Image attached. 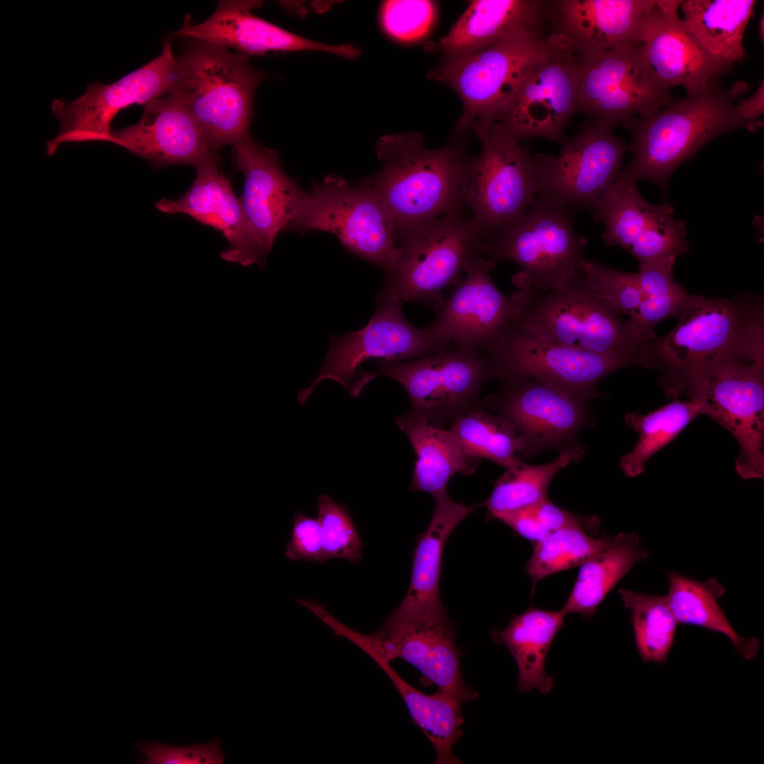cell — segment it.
<instances>
[{
	"instance_id": "6da1fadb",
	"label": "cell",
	"mask_w": 764,
	"mask_h": 764,
	"mask_svg": "<svg viewBox=\"0 0 764 764\" xmlns=\"http://www.w3.org/2000/svg\"><path fill=\"white\" fill-rule=\"evenodd\" d=\"M666 335L648 348L649 368L660 370L666 395L695 400L719 368L742 358L764 357V316L760 301L702 296Z\"/></svg>"
},
{
	"instance_id": "7a4b0ae2",
	"label": "cell",
	"mask_w": 764,
	"mask_h": 764,
	"mask_svg": "<svg viewBox=\"0 0 764 764\" xmlns=\"http://www.w3.org/2000/svg\"><path fill=\"white\" fill-rule=\"evenodd\" d=\"M464 139L427 149L421 134L382 137L376 152L381 168L362 182L383 203L397 241L405 232L453 210L465 208L463 190L469 158Z\"/></svg>"
},
{
	"instance_id": "3957f363",
	"label": "cell",
	"mask_w": 764,
	"mask_h": 764,
	"mask_svg": "<svg viewBox=\"0 0 764 764\" xmlns=\"http://www.w3.org/2000/svg\"><path fill=\"white\" fill-rule=\"evenodd\" d=\"M746 88L744 82L724 90L710 81L682 100L624 122L632 157L620 173L636 183L647 180L664 188L676 168L714 137L738 128L755 130L734 103Z\"/></svg>"
},
{
	"instance_id": "277c9868",
	"label": "cell",
	"mask_w": 764,
	"mask_h": 764,
	"mask_svg": "<svg viewBox=\"0 0 764 764\" xmlns=\"http://www.w3.org/2000/svg\"><path fill=\"white\" fill-rule=\"evenodd\" d=\"M249 57L225 47L189 38L175 59L173 90L216 151L248 136L255 91L266 75Z\"/></svg>"
},
{
	"instance_id": "5b68a950",
	"label": "cell",
	"mask_w": 764,
	"mask_h": 764,
	"mask_svg": "<svg viewBox=\"0 0 764 764\" xmlns=\"http://www.w3.org/2000/svg\"><path fill=\"white\" fill-rule=\"evenodd\" d=\"M485 240L465 208L415 227L398 238V255L376 302H419L439 311L446 291L480 256Z\"/></svg>"
},
{
	"instance_id": "8992f818",
	"label": "cell",
	"mask_w": 764,
	"mask_h": 764,
	"mask_svg": "<svg viewBox=\"0 0 764 764\" xmlns=\"http://www.w3.org/2000/svg\"><path fill=\"white\" fill-rule=\"evenodd\" d=\"M569 45L567 37L554 30L525 29L477 52L444 59L427 76L449 86L462 102L463 113L453 136L461 137L474 125L492 124L498 109L526 71Z\"/></svg>"
},
{
	"instance_id": "52a82bcc",
	"label": "cell",
	"mask_w": 764,
	"mask_h": 764,
	"mask_svg": "<svg viewBox=\"0 0 764 764\" xmlns=\"http://www.w3.org/2000/svg\"><path fill=\"white\" fill-rule=\"evenodd\" d=\"M574 210L537 195L515 224L485 239L480 256L516 263L521 287L540 295L557 289L582 269L586 240L576 232Z\"/></svg>"
},
{
	"instance_id": "ba28073f",
	"label": "cell",
	"mask_w": 764,
	"mask_h": 764,
	"mask_svg": "<svg viewBox=\"0 0 764 764\" xmlns=\"http://www.w3.org/2000/svg\"><path fill=\"white\" fill-rule=\"evenodd\" d=\"M581 270L563 286L534 296L522 322L551 342L623 357L635 366L649 368L650 344L610 303L584 284Z\"/></svg>"
},
{
	"instance_id": "9c48e42d",
	"label": "cell",
	"mask_w": 764,
	"mask_h": 764,
	"mask_svg": "<svg viewBox=\"0 0 764 764\" xmlns=\"http://www.w3.org/2000/svg\"><path fill=\"white\" fill-rule=\"evenodd\" d=\"M470 129L482 150L469 159L463 202L487 239L521 219L538 195L537 178L533 156L501 124Z\"/></svg>"
},
{
	"instance_id": "30bf717a",
	"label": "cell",
	"mask_w": 764,
	"mask_h": 764,
	"mask_svg": "<svg viewBox=\"0 0 764 764\" xmlns=\"http://www.w3.org/2000/svg\"><path fill=\"white\" fill-rule=\"evenodd\" d=\"M323 623L366 652L376 662L402 659L420 671L437 693L462 704L478 693L464 682L456 645V630L446 611L422 615L391 613L382 627L371 635L356 632L327 614Z\"/></svg>"
},
{
	"instance_id": "8fae6325",
	"label": "cell",
	"mask_w": 764,
	"mask_h": 764,
	"mask_svg": "<svg viewBox=\"0 0 764 764\" xmlns=\"http://www.w3.org/2000/svg\"><path fill=\"white\" fill-rule=\"evenodd\" d=\"M490 373L483 352L450 345L415 359L381 361L378 369L363 372L361 383L364 387L378 376L394 379L409 397V414L429 423H443L483 403L480 393Z\"/></svg>"
},
{
	"instance_id": "7c38bea8",
	"label": "cell",
	"mask_w": 764,
	"mask_h": 764,
	"mask_svg": "<svg viewBox=\"0 0 764 764\" xmlns=\"http://www.w3.org/2000/svg\"><path fill=\"white\" fill-rule=\"evenodd\" d=\"M490 379L526 377L543 381L589 402L606 396L597 383L609 374L635 366L627 359L584 351L551 342L521 320L485 352Z\"/></svg>"
},
{
	"instance_id": "4fadbf2b",
	"label": "cell",
	"mask_w": 764,
	"mask_h": 764,
	"mask_svg": "<svg viewBox=\"0 0 764 764\" xmlns=\"http://www.w3.org/2000/svg\"><path fill=\"white\" fill-rule=\"evenodd\" d=\"M580 60L578 112L590 122L614 128L678 100L657 78L639 42L623 43Z\"/></svg>"
},
{
	"instance_id": "5bb4252c",
	"label": "cell",
	"mask_w": 764,
	"mask_h": 764,
	"mask_svg": "<svg viewBox=\"0 0 764 764\" xmlns=\"http://www.w3.org/2000/svg\"><path fill=\"white\" fill-rule=\"evenodd\" d=\"M309 197L305 213L292 230L334 233L346 248L386 272L392 267L398 255L395 228L371 187L328 175L313 185Z\"/></svg>"
},
{
	"instance_id": "9a60e30c",
	"label": "cell",
	"mask_w": 764,
	"mask_h": 764,
	"mask_svg": "<svg viewBox=\"0 0 764 764\" xmlns=\"http://www.w3.org/2000/svg\"><path fill=\"white\" fill-rule=\"evenodd\" d=\"M611 127L590 123L564 139L557 155L533 156L538 195L573 210L592 212L622 169L629 147Z\"/></svg>"
},
{
	"instance_id": "2e32d148",
	"label": "cell",
	"mask_w": 764,
	"mask_h": 764,
	"mask_svg": "<svg viewBox=\"0 0 764 764\" xmlns=\"http://www.w3.org/2000/svg\"><path fill=\"white\" fill-rule=\"evenodd\" d=\"M171 41L172 37L166 40L158 57L118 81L108 84L89 83L86 92L69 103L54 100L51 111L59 122L60 131L47 141V154H54L67 142H110L111 122L120 110L134 104L145 105L170 93L177 74Z\"/></svg>"
},
{
	"instance_id": "e0dca14e",
	"label": "cell",
	"mask_w": 764,
	"mask_h": 764,
	"mask_svg": "<svg viewBox=\"0 0 764 764\" xmlns=\"http://www.w3.org/2000/svg\"><path fill=\"white\" fill-rule=\"evenodd\" d=\"M581 60L570 45L531 66L498 109L494 122L517 139L563 141L564 131L578 112Z\"/></svg>"
},
{
	"instance_id": "ac0fdd59",
	"label": "cell",
	"mask_w": 764,
	"mask_h": 764,
	"mask_svg": "<svg viewBox=\"0 0 764 764\" xmlns=\"http://www.w3.org/2000/svg\"><path fill=\"white\" fill-rule=\"evenodd\" d=\"M367 325L350 333L333 336L324 364L311 385L298 393L303 404L325 380L336 381L355 398L361 371L357 369L370 359L404 361L432 354L448 347L427 327L419 329L405 318L402 303L381 300Z\"/></svg>"
},
{
	"instance_id": "d6986e66",
	"label": "cell",
	"mask_w": 764,
	"mask_h": 764,
	"mask_svg": "<svg viewBox=\"0 0 764 764\" xmlns=\"http://www.w3.org/2000/svg\"><path fill=\"white\" fill-rule=\"evenodd\" d=\"M495 265L486 257H477L446 298L436 318L427 326L446 345L485 352L522 318L535 293L527 287L509 296L502 293L490 276Z\"/></svg>"
},
{
	"instance_id": "ffe728a7",
	"label": "cell",
	"mask_w": 764,
	"mask_h": 764,
	"mask_svg": "<svg viewBox=\"0 0 764 764\" xmlns=\"http://www.w3.org/2000/svg\"><path fill=\"white\" fill-rule=\"evenodd\" d=\"M232 146L233 164L245 177L240 200L262 268L277 233L292 230L305 213L310 197L285 173L275 151L258 144L250 136Z\"/></svg>"
},
{
	"instance_id": "44dd1931",
	"label": "cell",
	"mask_w": 764,
	"mask_h": 764,
	"mask_svg": "<svg viewBox=\"0 0 764 764\" xmlns=\"http://www.w3.org/2000/svg\"><path fill=\"white\" fill-rule=\"evenodd\" d=\"M499 391L485 399L515 427L523 444L521 458L562 449L592 421L590 402L561 387L531 378L501 380Z\"/></svg>"
},
{
	"instance_id": "7402d4cb",
	"label": "cell",
	"mask_w": 764,
	"mask_h": 764,
	"mask_svg": "<svg viewBox=\"0 0 764 764\" xmlns=\"http://www.w3.org/2000/svg\"><path fill=\"white\" fill-rule=\"evenodd\" d=\"M706 415L736 439V471L764 477V358H743L717 370L697 398Z\"/></svg>"
},
{
	"instance_id": "603a6c76",
	"label": "cell",
	"mask_w": 764,
	"mask_h": 764,
	"mask_svg": "<svg viewBox=\"0 0 764 764\" xmlns=\"http://www.w3.org/2000/svg\"><path fill=\"white\" fill-rule=\"evenodd\" d=\"M110 142L156 168L173 164L195 166L218 152L212 149L192 113L174 93L144 105L137 123L112 129Z\"/></svg>"
},
{
	"instance_id": "cb8c5ba5",
	"label": "cell",
	"mask_w": 764,
	"mask_h": 764,
	"mask_svg": "<svg viewBox=\"0 0 764 764\" xmlns=\"http://www.w3.org/2000/svg\"><path fill=\"white\" fill-rule=\"evenodd\" d=\"M260 1H219L214 13L202 23L192 25L189 16L175 37L192 38L232 47L239 54L262 55L269 51H320L354 59L361 51L349 44L332 45L313 41L285 30L254 16Z\"/></svg>"
},
{
	"instance_id": "d4e9b609",
	"label": "cell",
	"mask_w": 764,
	"mask_h": 764,
	"mask_svg": "<svg viewBox=\"0 0 764 764\" xmlns=\"http://www.w3.org/2000/svg\"><path fill=\"white\" fill-rule=\"evenodd\" d=\"M681 2L656 1L637 42L657 78L688 93L727 74L731 66L707 53L688 33L677 13Z\"/></svg>"
},
{
	"instance_id": "484cf974",
	"label": "cell",
	"mask_w": 764,
	"mask_h": 764,
	"mask_svg": "<svg viewBox=\"0 0 764 764\" xmlns=\"http://www.w3.org/2000/svg\"><path fill=\"white\" fill-rule=\"evenodd\" d=\"M656 6L653 0L550 1V22L583 59L637 42Z\"/></svg>"
},
{
	"instance_id": "4316f807",
	"label": "cell",
	"mask_w": 764,
	"mask_h": 764,
	"mask_svg": "<svg viewBox=\"0 0 764 764\" xmlns=\"http://www.w3.org/2000/svg\"><path fill=\"white\" fill-rule=\"evenodd\" d=\"M196 177L188 191L176 199H162L156 203L167 214H185L222 233L229 248L221 257L243 266L258 265V260L240 198L225 176L217 153L195 166Z\"/></svg>"
},
{
	"instance_id": "83f0119b",
	"label": "cell",
	"mask_w": 764,
	"mask_h": 764,
	"mask_svg": "<svg viewBox=\"0 0 764 764\" xmlns=\"http://www.w3.org/2000/svg\"><path fill=\"white\" fill-rule=\"evenodd\" d=\"M550 22V1L474 0L450 29L429 49L444 59L462 57L520 30L543 28Z\"/></svg>"
},
{
	"instance_id": "f1b7e54d",
	"label": "cell",
	"mask_w": 764,
	"mask_h": 764,
	"mask_svg": "<svg viewBox=\"0 0 764 764\" xmlns=\"http://www.w3.org/2000/svg\"><path fill=\"white\" fill-rule=\"evenodd\" d=\"M434 513L414 552L410 582L401 603L393 611L419 615L446 611L439 595L442 553L449 536L474 507L453 501L448 495L435 499Z\"/></svg>"
},
{
	"instance_id": "f546056e",
	"label": "cell",
	"mask_w": 764,
	"mask_h": 764,
	"mask_svg": "<svg viewBox=\"0 0 764 764\" xmlns=\"http://www.w3.org/2000/svg\"><path fill=\"white\" fill-rule=\"evenodd\" d=\"M417 455L410 490L424 492L434 499L448 495L447 485L456 473L473 474L480 459L468 454L450 431L408 412L395 419Z\"/></svg>"
},
{
	"instance_id": "4dcf8cb0",
	"label": "cell",
	"mask_w": 764,
	"mask_h": 764,
	"mask_svg": "<svg viewBox=\"0 0 764 764\" xmlns=\"http://www.w3.org/2000/svg\"><path fill=\"white\" fill-rule=\"evenodd\" d=\"M565 616L562 610L531 607L511 619L505 628L493 630L495 642L504 645L516 661L521 693L538 690L548 694L551 690L553 678L546 672L545 660Z\"/></svg>"
},
{
	"instance_id": "1f68e13d",
	"label": "cell",
	"mask_w": 764,
	"mask_h": 764,
	"mask_svg": "<svg viewBox=\"0 0 764 764\" xmlns=\"http://www.w3.org/2000/svg\"><path fill=\"white\" fill-rule=\"evenodd\" d=\"M755 0H686L683 25L710 55L731 66L746 54L743 38Z\"/></svg>"
},
{
	"instance_id": "d6a6232c",
	"label": "cell",
	"mask_w": 764,
	"mask_h": 764,
	"mask_svg": "<svg viewBox=\"0 0 764 764\" xmlns=\"http://www.w3.org/2000/svg\"><path fill=\"white\" fill-rule=\"evenodd\" d=\"M649 552L637 533H620L605 550L582 565L572 591L561 609L591 618L608 594Z\"/></svg>"
},
{
	"instance_id": "836d02e7",
	"label": "cell",
	"mask_w": 764,
	"mask_h": 764,
	"mask_svg": "<svg viewBox=\"0 0 764 764\" xmlns=\"http://www.w3.org/2000/svg\"><path fill=\"white\" fill-rule=\"evenodd\" d=\"M667 576L669 589L666 596L679 624L693 625L726 635L746 660L756 656L760 640L740 636L732 627L718 603L725 589L717 579L698 581L673 572H668Z\"/></svg>"
},
{
	"instance_id": "e575fe53",
	"label": "cell",
	"mask_w": 764,
	"mask_h": 764,
	"mask_svg": "<svg viewBox=\"0 0 764 764\" xmlns=\"http://www.w3.org/2000/svg\"><path fill=\"white\" fill-rule=\"evenodd\" d=\"M673 213L669 204L647 202L637 183L620 171L593 212V219L604 224L601 237L607 245H619L628 250L644 233L672 219Z\"/></svg>"
},
{
	"instance_id": "d590c367",
	"label": "cell",
	"mask_w": 764,
	"mask_h": 764,
	"mask_svg": "<svg viewBox=\"0 0 764 764\" xmlns=\"http://www.w3.org/2000/svg\"><path fill=\"white\" fill-rule=\"evenodd\" d=\"M376 664L390 679L414 722L433 746L436 753V763H460L452 751L463 734L461 704L438 693L428 695L413 688L392 668L390 662L380 661Z\"/></svg>"
},
{
	"instance_id": "8d00e7d4",
	"label": "cell",
	"mask_w": 764,
	"mask_h": 764,
	"mask_svg": "<svg viewBox=\"0 0 764 764\" xmlns=\"http://www.w3.org/2000/svg\"><path fill=\"white\" fill-rule=\"evenodd\" d=\"M586 448L577 441L560 449L552 461L542 465L523 462L508 468L495 482L490 497L479 504L489 516H497L519 509L535 507L548 497V486L555 475L571 463L579 461Z\"/></svg>"
},
{
	"instance_id": "74e56055",
	"label": "cell",
	"mask_w": 764,
	"mask_h": 764,
	"mask_svg": "<svg viewBox=\"0 0 764 764\" xmlns=\"http://www.w3.org/2000/svg\"><path fill=\"white\" fill-rule=\"evenodd\" d=\"M676 257H669L639 264L637 277L643 299L630 319L638 335L651 343L657 335L656 324L670 318H678L694 305L702 295L688 293L673 277Z\"/></svg>"
},
{
	"instance_id": "f35d334b",
	"label": "cell",
	"mask_w": 764,
	"mask_h": 764,
	"mask_svg": "<svg viewBox=\"0 0 764 764\" xmlns=\"http://www.w3.org/2000/svg\"><path fill=\"white\" fill-rule=\"evenodd\" d=\"M480 405L452 422L448 429L458 444L470 456L490 460L505 468L523 463L524 444L513 424L503 415H493Z\"/></svg>"
},
{
	"instance_id": "ab89813d",
	"label": "cell",
	"mask_w": 764,
	"mask_h": 764,
	"mask_svg": "<svg viewBox=\"0 0 764 764\" xmlns=\"http://www.w3.org/2000/svg\"><path fill=\"white\" fill-rule=\"evenodd\" d=\"M701 415L699 403L678 400L647 414H626V424L638 433L639 438L634 448L620 460L624 474L635 478L642 473L645 462Z\"/></svg>"
},
{
	"instance_id": "60d3db41",
	"label": "cell",
	"mask_w": 764,
	"mask_h": 764,
	"mask_svg": "<svg viewBox=\"0 0 764 764\" xmlns=\"http://www.w3.org/2000/svg\"><path fill=\"white\" fill-rule=\"evenodd\" d=\"M620 599L631 614L637 650L644 662L665 663L678 622L666 596L620 589Z\"/></svg>"
},
{
	"instance_id": "b9f144b4",
	"label": "cell",
	"mask_w": 764,
	"mask_h": 764,
	"mask_svg": "<svg viewBox=\"0 0 764 764\" xmlns=\"http://www.w3.org/2000/svg\"><path fill=\"white\" fill-rule=\"evenodd\" d=\"M611 537L594 538L579 528H566L551 532L535 544L525 572L533 582L555 573L580 566L608 548Z\"/></svg>"
},
{
	"instance_id": "7bdbcfd3",
	"label": "cell",
	"mask_w": 764,
	"mask_h": 764,
	"mask_svg": "<svg viewBox=\"0 0 764 764\" xmlns=\"http://www.w3.org/2000/svg\"><path fill=\"white\" fill-rule=\"evenodd\" d=\"M317 507L325 560L340 558L359 562L363 543L346 505L321 494L317 498Z\"/></svg>"
},
{
	"instance_id": "ee69618b",
	"label": "cell",
	"mask_w": 764,
	"mask_h": 764,
	"mask_svg": "<svg viewBox=\"0 0 764 764\" xmlns=\"http://www.w3.org/2000/svg\"><path fill=\"white\" fill-rule=\"evenodd\" d=\"M581 276L588 288L606 299L620 314H626L628 319L635 314L643 299L637 273L612 270L585 259Z\"/></svg>"
},
{
	"instance_id": "f6af8a7d",
	"label": "cell",
	"mask_w": 764,
	"mask_h": 764,
	"mask_svg": "<svg viewBox=\"0 0 764 764\" xmlns=\"http://www.w3.org/2000/svg\"><path fill=\"white\" fill-rule=\"evenodd\" d=\"M381 21L392 38L411 42L423 38L434 25L436 4L427 0L385 1L381 7Z\"/></svg>"
},
{
	"instance_id": "bcb514c9",
	"label": "cell",
	"mask_w": 764,
	"mask_h": 764,
	"mask_svg": "<svg viewBox=\"0 0 764 764\" xmlns=\"http://www.w3.org/2000/svg\"><path fill=\"white\" fill-rule=\"evenodd\" d=\"M686 234L684 223L673 218L644 233L635 240L628 251L639 264L669 257L676 258L689 252Z\"/></svg>"
},
{
	"instance_id": "7dc6e473",
	"label": "cell",
	"mask_w": 764,
	"mask_h": 764,
	"mask_svg": "<svg viewBox=\"0 0 764 764\" xmlns=\"http://www.w3.org/2000/svg\"><path fill=\"white\" fill-rule=\"evenodd\" d=\"M134 747L146 756L139 760L145 764H221L225 759L219 739L187 746L154 741L137 743Z\"/></svg>"
},
{
	"instance_id": "c3c4849f",
	"label": "cell",
	"mask_w": 764,
	"mask_h": 764,
	"mask_svg": "<svg viewBox=\"0 0 764 764\" xmlns=\"http://www.w3.org/2000/svg\"><path fill=\"white\" fill-rule=\"evenodd\" d=\"M284 555L286 558L294 561H326L317 518L295 513L291 539L286 546Z\"/></svg>"
},
{
	"instance_id": "681fc988",
	"label": "cell",
	"mask_w": 764,
	"mask_h": 764,
	"mask_svg": "<svg viewBox=\"0 0 764 764\" xmlns=\"http://www.w3.org/2000/svg\"><path fill=\"white\" fill-rule=\"evenodd\" d=\"M534 509L539 522L550 532L566 528H579L586 532L595 533L599 528L600 521L596 516L572 514L559 508L548 498L535 506Z\"/></svg>"
},
{
	"instance_id": "f907efd6",
	"label": "cell",
	"mask_w": 764,
	"mask_h": 764,
	"mask_svg": "<svg viewBox=\"0 0 764 764\" xmlns=\"http://www.w3.org/2000/svg\"><path fill=\"white\" fill-rule=\"evenodd\" d=\"M495 519L500 520L519 535L535 544L543 540L551 533L539 522L534 507L503 513L497 516Z\"/></svg>"
},
{
	"instance_id": "816d5d0a",
	"label": "cell",
	"mask_w": 764,
	"mask_h": 764,
	"mask_svg": "<svg viewBox=\"0 0 764 764\" xmlns=\"http://www.w3.org/2000/svg\"><path fill=\"white\" fill-rule=\"evenodd\" d=\"M736 106L741 116L748 122L758 127V117L764 112V83L762 81L756 91L748 99L740 100Z\"/></svg>"
},
{
	"instance_id": "f5cc1de1",
	"label": "cell",
	"mask_w": 764,
	"mask_h": 764,
	"mask_svg": "<svg viewBox=\"0 0 764 764\" xmlns=\"http://www.w3.org/2000/svg\"><path fill=\"white\" fill-rule=\"evenodd\" d=\"M763 25H764V19H763V15H762V16H761V18L760 19L759 25H758V33H759V36L760 37V40H762V42H763V39H764V28H763L764 26Z\"/></svg>"
}]
</instances>
